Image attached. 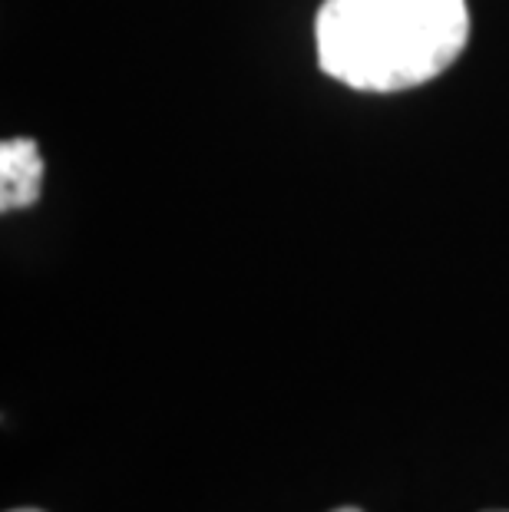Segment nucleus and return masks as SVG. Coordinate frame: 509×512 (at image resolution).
<instances>
[{"mask_svg": "<svg viewBox=\"0 0 509 512\" xmlns=\"http://www.w3.org/2000/svg\"><path fill=\"white\" fill-rule=\"evenodd\" d=\"M321 70L361 93H400L457 63L467 0H324L314 20Z\"/></svg>", "mask_w": 509, "mask_h": 512, "instance_id": "obj_1", "label": "nucleus"}, {"mask_svg": "<svg viewBox=\"0 0 509 512\" xmlns=\"http://www.w3.org/2000/svg\"><path fill=\"white\" fill-rule=\"evenodd\" d=\"M43 192V156L34 139L14 136L0 146V209H30Z\"/></svg>", "mask_w": 509, "mask_h": 512, "instance_id": "obj_2", "label": "nucleus"}, {"mask_svg": "<svg viewBox=\"0 0 509 512\" xmlns=\"http://www.w3.org/2000/svg\"><path fill=\"white\" fill-rule=\"evenodd\" d=\"M334 512H361L357 506H341V509H334Z\"/></svg>", "mask_w": 509, "mask_h": 512, "instance_id": "obj_3", "label": "nucleus"}, {"mask_svg": "<svg viewBox=\"0 0 509 512\" xmlns=\"http://www.w3.org/2000/svg\"><path fill=\"white\" fill-rule=\"evenodd\" d=\"M7 512H40V509H7Z\"/></svg>", "mask_w": 509, "mask_h": 512, "instance_id": "obj_4", "label": "nucleus"}, {"mask_svg": "<svg viewBox=\"0 0 509 512\" xmlns=\"http://www.w3.org/2000/svg\"><path fill=\"white\" fill-rule=\"evenodd\" d=\"M490 512H506V509H490Z\"/></svg>", "mask_w": 509, "mask_h": 512, "instance_id": "obj_5", "label": "nucleus"}]
</instances>
